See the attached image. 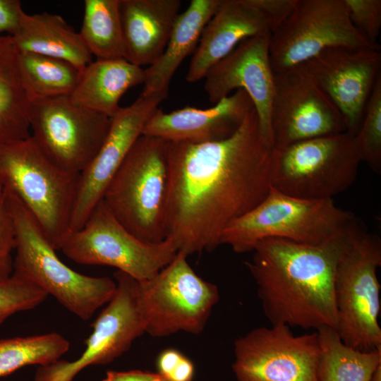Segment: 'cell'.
I'll return each mask as SVG.
<instances>
[{
  "mask_svg": "<svg viewBox=\"0 0 381 381\" xmlns=\"http://www.w3.org/2000/svg\"><path fill=\"white\" fill-rule=\"evenodd\" d=\"M28 107L18 51L11 35H0V143L30 137Z\"/></svg>",
  "mask_w": 381,
  "mask_h": 381,
  "instance_id": "cell-25",
  "label": "cell"
},
{
  "mask_svg": "<svg viewBox=\"0 0 381 381\" xmlns=\"http://www.w3.org/2000/svg\"><path fill=\"white\" fill-rule=\"evenodd\" d=\"M18 66L29 102L69 96L81 73L67 61L32 52H18Z\"/></svg>",
  "mask_w": 381,
  "mask_h": 381,
  "instance_id": "cell-27",
  "label": "cell"
},
{
  "mask_svg": "<svg viewBox=\"0 0 381 381\" xmlns=\"http://www.w3.org/2000/svg\"><path fill=\"white\" fill-rule=\"evenodd\" d=\"M254 109L243 90H237L208 109L186 107L165 113L157 109L142 135L168 142L193 143L220 140L232 135Z\"/></svg>",
  "mask_w": 381,
  "mask_h": 381,
  "instance_id": "cell-20",
  "label": "cell"
},
{
  "mask_svg": "<svg viewBox=\"0 0 381 381\" xmlns=\"http://www.w3.org/2000/svg\"><path fill=\"white\" fill-rule=\"evenodd\" d=\"M158 373L169 381H192L194 365L192 361L175 349L162 351L157 358Z\"/></svg>",
  "mask_w": 381,
  "mask_h": 381,
  "instance_id": "cell-34",
  "label": "cell"
},
{
  "mask_svg": "<svg viewBox=\"0 0 381 381\" xmlns=\"http://www.w3.org/2000/svg\"><path fill=\"white\" fill-rule=\"evenodd\" d=\"M184 253L152 278L138 281V299L145 332L164 337L200 333L219 299L218 287L199 277Z\"/></svg>",
  "mask_w": 381,
  "mask_h": 381,
  "instance_id": "cell-10",
  "label": "cell"
},
{
  "mask_svg": "<svg viewBox=\"0 0 381 381\" xmlns=\"http://www.w3.org/2000/svg\"><path fill=\"white\" fill-rule=\"evenodd\" d=\"M144 81L145 69L125 59H97L81 72L69 98L79 106L111 118L121 108L122 95Z\"/></svg>",
  "mask_w": 381,
  "mask_h": 381,
  "instance_id": "cell-22",
  "label": "cell"
},
{
  "mask_svg": "<svg viewBox=\"0 0 381 381\" xmlns=\"http://www.w3.org/2000/svg\"><path fill=\"white\" fill-rule=\"evenodd\" d=\"M343 116L354 136L380 74L379 49L332 47L302 64Z\"/></svg>",
  "mask_w": 381,
  "mask_h": 381,
  "instance_id": "cell-18",
  "label": "cell"
},
{
  "mask_svg": "<svg viewBox=\"0 0 381 381\" xmlns=\"http://www.w3.org/2000/svg\"><path fill=\"white\" fill-rule=\"evenodd\" d=\"M78 32L97 59H125L120 0H85Z\"/></svg>",
  "mask_w": 381,
  "mask_h": 381,
  "instance_id": "cell-28",
  "label": "cell"
},
{
  "mask_svg": "<svg viewBox=\"0 0 381 381\" xmlns=\"http://www.w3.org/2000/svg\"><path fill=\"white\" fill-rule=\"evenodd\" d=\"M270 35L260 34L241 41L208 71L204 78V90L214 104L234 90H245L257 113L260 131L272 147L274 72L270 57Z\"/></svg>",
  "mask_w": 381,
  "mask_h": 381,
  "instance_id": "cell-19",
  "label": "cell"
},
{
  "mask_svg": "<svg viewBox=\"0 0 381 381\" xmlns=\"http://www.w3.org/2000/svg\"><path fill=\"white\" fill-rule=\"evenodd\" d=\"M332 47L379 49L353 28L344 0H296L270 35L272 71L302 64Z\"/></svg>",
  "mask_w": 381,
  "mask_h": 381,
  "instance_id": "cell-12",
  "label": "cell"
},
{
  "mask_svg": "<svg viewBox=\"0 0 381 381\" xmlns=\"http://www.w3.org/2000/svg\"><path fill=\"white\" fill-rule=\"evenodd\" d=\"M273 150L346 132L345 120L303 64L274 73L270 111Z\"/></svg>",
  "mask_w": 381,
  "mask_h": 381,
  "instance_id": "cell-14",
  "label": "cell"
},
{
  "mask_svg": "<svg viewBox=\"0 0 381 381\" xmlns=\"http://www.w3.org/2000/svg\"><path fill=\"white\" fill-rule=\"evenodd\" d=\"M296 0H221L205 26L186 80L193 83L243 40L272 33L292 9Z\"/></svg>",
  "mask_w": 381,
  "mask_h": 381,
  "instance_id": "cell-17",
  "label": "cell"
},
{
  "mask_svg": "<svg viewBox=\"0 0 381 381\" xmlns=\"http://www.w3.org/2000/svg\"><path fill=\"white\" fill-rule=\"evenodd\" d=\"M78 178L52 163L31 135L0 143V186L20 200L56 250L71 231Z\"/></svg>",
  "mask_w": 381,
  "mask_h": 381,
  "instance_id": "cell-6",
  "label": "cell"
},
{
  "mask_svg": "<svg viewBox=\"0 0 381 381\" xmlns=\"http://www.w3.org/2000/svg\"><path fill=\"white\" fill-rule=\"evenodd\" d=\"M116 291L92 325L85 349L73 361L58 360L39 366L34 381H73L85 368L107 364L127 351L145 332L138 299V282L128 274L114 273Z\"/></svg>",
  "mask_w": 381,
  "mask_h": 381,
  "instance_id": "cell-15",
  "label": "cell"
},
{
  "mask_svg": "<svg viewBox=\"0 0 381 381\" xmlns=\"http://www.w3.org/2000/svg\"><path fill=\"white\" fill-rule=\"evenodd\" d=\"M69 348L70 342L56 332L0 339V377L26 365L53 363Z\"/></svg>",
  "mask_w": 381,
  "mask_h": 381,
  "instance_id": "cell-29",
  "label": "cell"
},
{
  "mask_svg": "<svg viewBox=\"0 0 381 381\" xmlns=\"http://www.w3.org/2000/svg\"><path fill=\"white\" fill-rule=\"evenodd\" d=\"M30 135L55 166L80 174L95 157L109 128L111 118L73 103L69 96L29 102Z\"/></svg>",
  "mask_w": 381,
  "mask_h": 381,
  "instance_id": "cell-11",
  "label": "cell"
},
{
  "mask_svg": "<svg viewBox=\"0 0 381 381\" xmlns=\"http://www.w3.org/2000/svg\"><path fill=\"white\" fill-rule=\"evenodd\" d=\"M18 52H32L67 61L80 72L92 62V54L78 32L59 15L23 13L11 36Z\"/></svg>",
  "mask_w": 381,
  "mask_h": 381,
  "instance_id": "cell-23",
  "label": "cell"
},
{
  "mask_svg": "<svg viewBox=\"0 0 381 381\" xmlns=\"http://www.w3.org/2000/svg\"><path fill=\"white\" fill-rule=\"evenodd\" d=\"M47 296L37 286L13 274L0 278V325L18 312L35 308Z\"/></svg>",
  "mask_w": 381,
  "mask_h": 381,
  "instance_id": "cell-31",
  "label": "cell"
},
{
  "mask_svg": "<svg viewBox=\"0 0 381 381\" xmlns=\"http://www.w3.org/2000/svg\"><path fill=\"white\" fill-rule=\"evenodd\" d=\"M361 159L346 132L272 149L271 187L303 199H333L356 181Z\"/></svg>",
  "mask_w": 381,
  "mask_h": 381,
  "instance_id": "cell-8",
  "label": "cell"
},
{
  "mask_svg": "<svg viewBox=\"0 0 381 381\" xmlns=\"http://www.w3.org/2000/svg\"><path fill=\"white\" fill-rule=\"evenodd\" d=\"M380 265L381 239L367 231L351 239L336 264V331L346 345L361 351L381 349Z\"/></svg>",
  "mask_w": 381,
  "mask_h": 381,
  "instance_id": "cell-7",
  "label": "cell"
},
{
  "mask_svg": "<svg viewBox=\"0 0 381 381\" xmlns=\"http://www.w3.org/2000/svg\"><path fill=\"white\" fill-rule=\"evenodd\" d=\"M366 230L353 212L333 199L292 197L271 187L265 198L224 231L220 244L237 253L253 251L260 241L277 238L320 246Z\"/></svg>",
  "mask_w": 381,
  "mask_h": 381,
  "instance_id": "cell-3",
  "label": "cell"
},
{
  "mask_svg": "<svg viewBox=\"0 0 381 381\" xmlns=\"http://www.w3.org/2000/svg\"><path fill=\"white\" fill-rule=\"evenodd\" d=\"M361 232L320 246L277 238L263 239L255 246L246 265L272 325L336 329V264L348 243Z\"/></svg>",
  "mask_w": 381,
  "mask_h": 381,
  "instance_id": "cell-2",
  "label": "cell"
},
{
  "mask_svg": "<svg viewBox=\"0 0 381 381\" xmlns=\"http://www.w3.org/2000/svg\"><path fill=\"white\" fill-rule=\"evenodd\" d=\"M368 381H381V365L376 368Z\"/></svg>",
  "mask_w": 381,
  "mask_h": 381,
  "instance_id": "cell-37",
  "label": "cell"
},
{
  "mask_svg": "<svg viewBox=\"0 0 381 381\" xmlns=\"http://www.w3.org/2000/svg\"><path fill=\"white\" fill-rule=\"evenodd\" d=\"M221 0H192L180 13L160 57L145 69L143 93L168 94L170 81L182 61L195 52L202 32Z\"/></svg>",
  "mask_w": 381,
  "mask_h": 381,
  "instance_id": "cell-24",
  "label": "cell"
},
{
  "mask_svg": "<svg viewBox=\"0 0 381 381\" xmlns=\"http://www.w3.org/2000/svg\"><path fill=\"white\" fill-rule=\"evenodd\" d=\"M237 381H319L317 332L294 335L284 324L255 328L234 344Z\"/></svg>",
  "mask_w": 381,
  "mask_h": 381,
  "instance_id": "cell-13",
  "label": "cell"
},
{
  "mask_svg": "<svg viewBox=\"0 0 381 381\" xmlns=\"http://www.w3.org/2000/svg\"><path fill=\"white\" fill-rule=\"evenodd\" d=\"M361 159L376 174L381 173V75L367 103L363 118L353 136Z\"/></svg>",
  "mask_w": 381,
  "mask_h": 381,
  "instance_id": "cell-30",
  "label": "cell"
},
{
  "mask_svg": "<svg viewBox=\"0 0 381 381\" xmlns=\"http://www.w3.org/2000/svg\"><path fill=\"white\" fill-rule=\"evenodd\" d=\"M59 250L77 263L114 267L138 281L154 277L179 252L171 238L149 243L134 236L102 200L80 229L69 232Z\"/></svg>",
  "mask_w": 381,
  "mask_h": 381,
  "instance_id": "cell-9",
  "label": "cell"
},
{
  "mask_svg": "<svg viewBox=\"0 0 381 381\" xmlns=\"http://www.w3.org/2000/svg\"><path fill=\"white\" fill-rule=\"evenodd\" d=\"M316 332L320 346L319 381H368L381 365V349L361 351L351 348L329 326H322Z\"/></svg>",
  "mask_w": 381,
  "mask_h": 381,
  "instance_id": "cell-26",
  "label": "cell"
},
{
  "mask_svg": "<svg viewBox=\"0 0 381 381\" xmlns=\"http://www.w3.org/2000/svg\"><path fill=\"white\" fill-rule=\"evenodd\" d=\"M24 11L18 0H0V34L8 32L13 36L18 30Z\"/></svg>",
  "mask_w": 381,
  "mask_h": 381,
  "instance_id": "cell-35",
  "label": "cell"
},
{
  "mask_svg": "<svg viewBox=\"0 0 381 381\" xmlns=\"http://www.w3.org/2000/svg\"><path fill=\"white\" fill-rule=\"evenodd\" d=\"M15 248L14 225L7 205L5 190L0 186V278L8 277L12 274V253Z\"/></svg>",
  "mask_w": 381,
  "mask_h": 381,
  "instance_id": "cell-33",
  "label": "cell"
},
{
  "mask_svg": "<svg viewBox=\"0 0 381 381\" xmlns=\"http://www.w3.org/2000/svg\"><path fill=\"white\" fill-rule=\"evenodd\" d=\"M163 381H169V380L164 378Z\"/></svg>",
  "mask_w": 381,
  "mask_h": 381,
  "instance_id": "cell-38",
  "label": "cell"
},
{
  "mask_svg": "<svg viewBox=\"0 0 381 381\" xmlns=\"http://www.w3.org/2000/svg\"><path fill=\"white\" fill-rule=\"evenodd\" d=\"M5 193L16 234L12 274L53 296L80 319L89 320L111 300L116 282L107 277L83 274L68 267L20 200L8 191Z\"/></svg>",
  "mask_w": 381,
  "mask_h": 381,
  "instance_id": "cell-4",
  "label": "cell"
},
{
  "mask_svg": "<svg viewBox=\"0 0 381 381\" xmlns=\"http://www.w3.org/2000/svg\"><path fill=\"white\" fill-rule=\"evenodd\" d=\"M158 373L138 370L128 371L108 370L102 381H163Z\"/></svg>",
  "mask_w": 381,
  "mask_h": 381,
  "instance_id": "cell-36",
  "label": "cell"
},
{
  "mask_svg": "<svg viewBox=\"0 0 381 381\" xmlns=\"http://www.w3.org/2000/svg\"><path fill=\"white\" fill-rule=\"evenodd\" d=\"M168 141L142 135L109 183L102 200L130 232L149 243L166 238L169 188Z\"/></svg>",
  "mask_w": 381,
  "mask_h": 381,
  "instance_id": "cell-5",
  "label": "cell"
},
{
  "mask_svg": "<svg viewBox=\"0 0 381 381\" xmlns=\"http://www.w3.org/2000/svg\"><path fill=\"white\" fill-rule=\"evenodd\" d=\"M168 94L143 93L111 117L109 131L98 152L80 173L71 219V231L80 229L102 200L109 183L131 149L142 135L147 121Z\"/></svg>",
  "mask_w": 381,
  "mask_h": 381,
  "instance_id": "cell-16",
  "label": "cell"
},
{
  "mask_svg": "<svg viewBox=\"0 0 381 381\" xmlns=\"http://www.w3.org/2000/svg\"><path fill=\"white\" fill-rule=\"evenodd\" d=\"M272 156L255 108L226 138L168 142L166 238L186 255L221 245L229 225L269 193Z\"/></svg>",
  "mask_w": 381,
  "mask_h": 381,
  "instance_id": "cell-1",
  "label": "cell"
},
{
  "mask_svg": "<svg viewBox=\"0 0 381 381\" xmlns=\"http://www.w3.org/2000/svg\"><path fill=\"white\" fill-rule=\"evenodd\" d=\"M350 21L368 43L378 45L381 28V0H344Z\"/></svg>",
  "mask_w": 381,
  "mask_h": 381,
  "instance_id": "cell-32",
  "label": "cell"
},
{
  "mask_svg": "<svg viewBox=\"0 0 381 381\" xmlns=\"http://www.w3.org/2000/svg\"><path fill=\"white\" fill-rule=\"evenodd\" d=\"M181 7L180 0H120L125 59L142 66L162 54Z\"/></svg>",
  "mask_w": 381,
  "mask_h": 381,
  "instance_id": "cell-21",
  "label": "cell"
}]
</instances>
